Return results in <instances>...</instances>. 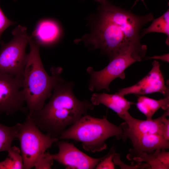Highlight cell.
<instances>
[{
    "label": "cell",
    "mask_w": 169,
    "mask_h": 169,
    "mask_svg": "<svg viewBox=\"0 0 169 169\" xmlns=\"http://www.w3.org/2000/svg\"><path fill=\"white\" fill-rule=\"evenodd\" d=\"M95 1L100 4L91 31L76 42L83 40L92 49H100L110 60L126 48L140 42L142 27L154 17L151 13L135 14L107 0Z\"/></svg>",
    "instance_id": "cell-1"
},
{
    "label": "cell",
    "mask_w": 169,
    "mask_h": 169,
    "mask_svg": "<svg viewBox=\"0 0 169 169\" xmlns=\"http://www.w3.org/2000/svg\"><path fill=\"white\" fill-rule=\"evenodd\" d=\"M72 82L62 79L54 87L49 102L30 116L41 130L58 138L66 128L75 123L94 105L87 100L78 99L73 91Z\"/></svg>",
    "instance_id": "cell-2"
},
{
    "label": "cell",
    "mask_w": 169,
    "mask_h": 169,
    "mask_svg": "<svg viewBox=\"0 0 169 169\" xmlns=\"http://www.w3.org/2000/svg\"><path fill=\"white\" fill-rule=\"evenodd\" d=\"M30 51L23 74V92L27 107V115L40 110L45 105L46 100L51 97L56 84L63 79L61 76L63 69L52 67L51 75L46 71L39 54L40 46L30 36Z\"/></svg>",
    "instance_id": "cell-3"
},
{
    "label": "cell",
    "mask_w": 169,
    "mask_h": 169,
    "mask_svg": "<svg viewBox=\"0 0 169 169\" xmlns=\"http://www.w3.org/2000/svg\"><path fill=\"white\" fill-rule=\"evenodd\" d=\"M122 133L121 127L110 122L106 116L99 118L86 114L66 129L59 139L81 142L84 150L94 153L106 149L105 141L112 136L121 139Z\"/></svg>",
    "instance_id": "cell-4"
},
{
    "label": "cell",
    "mask_w": 169,
    "mask_h": 169,
    "mask_svg": "<svg viewBox=\"0 0 169 169\" xmlns=\"http://www.w3.org/2000/svg\"><path fill=\"white\" fill-rule=\"evenodd\" d=\"M147 50L146 45L142 44L141 42H137L120 52L102 70L96 71L92 67H88L87 71L90 77L89 90L93 91L105 90L109 91L111 82L117 78L125 79V70L134 63L142 60Z\"/></svg>",
    "instance_id": "cell-5"
},
{
    "label": "cell",
    "mask_w": 169,
    "mask_h": 169,
    "mask_svg": "<svg viewBox=\"0 0 169 169\" xmlns=\"http://www.w3.org/2000/svg\"><path fill=\"white\" fill-rule=\"evenodd\" d=\"M17 139L20 142L24 169L34 167L37 160L59 140L42 132L28 115L24 122L19 123Z\"/></svg>",
    "instance_id": "cell-6"
},
{
    "label": "cell",
    "mask_w": 169,
    "mask_h": 169,
    "mask_svg": "<svg viewBox=\"0 0 169 169\" xmlns=\"http://www.w3.org/2000/svg\"><path fill=\"white\" fill-rule=\"evenodd\" d=\"M27 28L18 25L12 31V39L8 43L1 41L0 73L23 76L28 54L25 51L30 36Z\"/></svg>",
    "instance_id": "cell-7"
},
{
    "label": "cell",
    "mask_w": 169,
    "mask_h": 169,
    "mask_svg": "<svg viewBox=\"0 0 169 169\" xmlns=\"http://www.w3.org/2000/svg\"><path fill=\"white\" fill-rule=\"evenodd\" d=\"M23 76L0 73V116L12 115L18 112L24 113L28 109L23 92Z\"/></svg>",
    "instance_id": "cell-8"
},
{
    "label": "cell",
    "mask_w": 169,
    "mask_h": 169,
    "mask_svg": "<svg viewBox=\"0 0 169 169\" xmlns=\"http://www.w3.org/2000/svg\"><path fill=\"white\" fill-rule=\"evenodd\" d=\"M59 151L52 154L56 161L69 169H95L97 164L105 157H91L79 150L74 144L64 141L56 142Z\"/></svg>",
    "instance_id": "cell-9"
},
{
    "label": "cell",
    "mask_w": 169,
    "mask_h": 169,
    "mask_svg": "<svg viewBox=\"0 0 169 169\" xmlns=\"http://www.w3.org/2000/svg\"><path fill=\"white\" fill-rule=\"evenodd\" d=\"M168 83L165 82L160 63L155 60L151 69L145 77L136 84L120 89L117 93L124 96L130 94L144 95L159 92L165 97L169 96Z\"/></svg>",
    "instance_id": "cell-10"
},
{
    "label": "cell",
    "mask_w": 169,
    "mask_h": 169,
    "mask_svg": "<svg viewBox=\"0 0 169 169\" xmlns=\"http://www.w3.org/2000/svg\"><path fill=\"white\" fill-rule=\"evenodd\" d=\"M169 115V109L157 118L150 120H141L133 117L128 111L119 116L124 121L119 126L123 131L122 139L125 141L133 136L156 134L163 136V120Z\"/></svg>",
    "instance_id": "cell-11"
},
{
    "label": "cell",
    "mask_w": 169,
    "mask_h": 169,
    "mask_svg": "<svg viewBox=\"0 0 169 169\" xmlns=\"http://www.w3.org/2000/svg\"><path fill=\"white\" fill-rule=\"evenodd\" d=\"M62 35V29L57 22L51 19L39 21L31 37L40 46H51L58 41Z\"/></svg>",
    "instance_id": "cell-12"
},
{
    "label": "cell",
    "mask_w": 169,
    "mask_h": 169,
    "mask_svg": "<svg viewBox=\"0 0 169 169\" xmlns=\"http://www.w3.org/2000/svg\"><path fill=\"white\" fill-rule=\"evenodd\" d=\"M132 147L129 152L154 153L156 150H166L169 148V140L163 136L156 134H143L133 136L128 139Z\"/></svg>",
    "instance_id": "cell-13"
},
{
    "label": "cell",
    "mask_w": 169,
    "mask_h": 169,
    "mask_svg": "<svg viewBox=\"0 0 169 169\" xmlns=\"http://www.w3.org/2000/svg\"><path fill=\"white\" fill-rule=\"evenodd\" d=\"M90 102L93 105L102 104L109 108L120 116L128 112L133 103L128 101L124 96L117 93L113 94L105 93H94L90 99Z\"/></svg>",
    "instance_id": "cell-14"
},
{
    "label": "cell",
    "mask_w": 169,
    "mask_h": 169,
    "mask_svg": "<svg viewBox=\"0 0 169 169\" xmlns=\"http://www.w3.org/2000/svg\"><path fill=\"white\" fill-rule=\"evenodd\" d=\"M136 104L138 110L150 120L155 112L160 108L166 110L169 108V96L156 100L145 96H139Z\"/></svg>",
    "instance_id": "cell-15"
},
{
    "label": "cell",
    "mask_w": 169,
    "mask_h": 169,
    "mask_svg": "<svg viewBox=\"0 0 169 169\" xmlns=\"http://www.w3.org/2000/svg\"><path fill=\"white\" fill-rule=\"evenodd\" d=\"M160 150H156L151 154L143 152H129L126 158L129 161L146 163L150 166V169H166L158 159L157 155Z\"/></svg>",
    "instance_id": "cell-16"
},
{
    "label": "cell",
    "mask_w": 169,
    "mask_h": 169,
    "mask_svg": "<svg viewBox=\"0 0 169 169\" xmlns=\"http://www.w3.org/2000/svg\"><path fill=\"white\" fill-rule=\"evenodd\" d=\"M152 32L160 33L166 34L167 36L166 43L169 44V9L162 15L153 19L151 25L147 28L143 29L141 33V37Z\"/></svg>",
    "instance_id": "cell-17"
},
{
    "label": "cell",
    "mask_w": 169,
    "mask_h": 169,
    "mask_svg": "<svg viewBox=\"0 0 169 169\" xmlns=\"http://www.w3.org/2000/svg\"><path fill=\"white\" fill-rule=\"evenodd\" d=\"M19 123L8 126L0 123V152L7 151L12 147L13 141L17 139Z\"/></svg>",
    "instance_id": "cell-18"
},
{
    "label": "cell",
    "mask_w": 169,
    "mask_h": 169,
    "mask_svg": "<svg viewBox=\"0 0 169 169\" xmlns=\"http://www.w3.org/2000/svg\"><path fill=\"white\" fill-rule=\"evenodd\" d=\"M7 152V157L0 162V169H24L23 159L19 148L12 146Z\"/></svg>",
    "instance_id": "cell-19"
},
{
    "label": "cell",
    "mask_w": 169,
    "mask_h": 169,
    "mask_svg": "<svg viewBox=\"0 0 169 169\" xmlns=\"http://www.w3.org/2000/svg\"><path fill=\"white\" fill-rule=\"evenodd\" d=\"M116 146L114 145L105 157L97 164L96 169H114L115 164L113 159L115 152Z\"/></svg>",
    "instance_id": "cell-20"
},
{
    "label": "cell",
    "mask_w": 169,
    "mask_h": 169,
    "mask_svg": "<svg viewBox=\"0 0 169 169\" xmlns=\"http://www.w3.org/2000/svg\"><path fill=\"white\" fill-rule=\"evenodd\" d=\"M120 154L115 152L113 157V162L115 164L120 166L121 169H150V166L147 163L144 162H136V164L132 163L131 165L125 164L121 161L120 159Z\"/></svg>",
    "instance_id": "cell-21"
},
{
    "label": "cell",
    "mask_w": 169,
    "mask_h": 169,
    "mask_svg": "<svg viewBox=\"0 0 169 169\" xmlns=\"http://www.w3.org/2000/svg\"><path fill=\"white\" fill-rule=\"evenodd\" d=\"M52 154L45 152L36 161L34 167L36 169H50L53 164Z\"/></svg>",
    "instance_id": "cell-22"
},
{
    "label": "cell",
    "mask_w": 169,
    "mask_h": 169,
    "mask_svg": "<svg viewBox=\"0 0 169 169\" xmlns=\"http://www.w3.org/2000/svg\"><path fill=\"white\" fill-rule=\"evenodd\" d=\"M15 23L9 20L5 15L0 7V40L1 36L3 31Z\"/></svg>",
    "instance_id": "cell-23"
},
{
    "label": "cell",
    "mask_w": 169,
    "mask_h": 169,
    "mask_svg": "<svg viewBox=\"0 0 169 169\" xmlns=\"http://www.w3.org/2000/svg\"><path fill=\"white\" fill-rule=\"evenodd\" d=\"M166 150L161 149L159 151L157 157L160 162L166 168L169 169V152Z\"/></svg>",
    "instance_id": "cell-24"
},
{
    "label": "cell",
    "mask_w": 169,
    "mask_h": 169,
    "mask_svg": "<svg viewBox=\"0 0 169 169\" xmlns=\"http://www.w3.org/2000/svg\"><path fill=\"white\" fill-rule=\"evenodd\" d=\"M163 136L166 140H169V120L166 117L163 120Z\"/></svg>",
    "instance_id": "cell-25"
},
{
    "label": "cell",
    "mask_w": 169,
    "mask_h": 169,
    "mask_svg": "<svg viewBox=\"0 0 169 169\" xmlns=\"http://www.w3.org/2000/svg\"><path fill=\"white\" fill-rule=\"evenodd\" d=\"M169 53L166 54L161 55H156L152 57L146 58L147 59H159L167 62L169 61Z\"/></svg>",
    "instance_id": "cell-26"
},
{
    "label": "cell",
    "mask_w": 169,
    "mask_h": 169,
    "mask_svg": "<svg viewBox=\"0 0 169 169\" xmlns=\"http://www.w3.org/2000/svg\"><path fill=\"white\" fill-rule=\"evenodd\" d=\"M139 0H141V1H142L143 3H144V0H136L135 2V3L132 6V8L137 3Z\"/></svg>",
    "instance_id": "cell-27"
}]
</instances>
